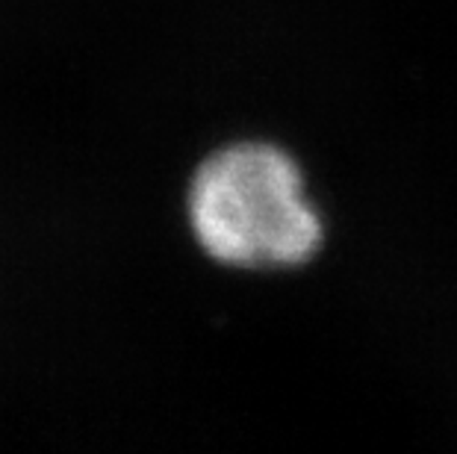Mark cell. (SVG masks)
<instances>
[{"label":"cell","instance_id":"6da1fadb","mask_svg":"<svg viewBox=\"0 0 457 454\" xmlns=\"http://www.w3.org/2000/svg\"><path fill=\"white\" fill-rule=\"evenodd\" d=\"M187 219L207 257L233 268H295L325 243L304 171L271 142H233L195 169Z\"/></svg>","mask_w":457,"mask_h":454}]
</instances>
